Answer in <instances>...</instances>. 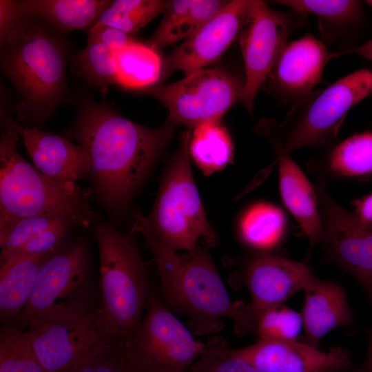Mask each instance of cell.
I'll return each mask as SVG.
<instances>
[{"mask_svg": "<svg viewBox=\"0 0 372 372\" xmlns=\"http://www.w3.org/2000/svg\"><path fill=\"white\" fill-rule=\"evenodd\" d=\"M176 125L167 119L150 127L123 116L109 105L86 101L66 137L90 154V176L98 197L113 214L126 209L171 140Z\"/></svg>", "mask_w": 372, "mask_h": 372, "instance_id": "cell-1", "label": "cell"}, {"mask_svg": "<svg viewBox=\"0 0 372 372\" xmlns=\"http://www.w3.org/2000/svg\"><path fill=\"white\" fill-rule=\"evenodd\" d=\"M132 230L141 234L152 254L161 280L163 301L173 313L188 318L196 333H214L223 318L232 320L240 331H254L250 304L234 302L208 251V247L180 252L160 241L147 218L135 216Z\"/></svg>", "mask_w": 372, "mask_h": 372, "instance_id": "cell-2", "label": "cell"}, {"mask_svg": "<svg viewBox=\"0 0 372 372\" xmlns=\"http://www.w3.org/2000/svg\"><path fill=\"white\" fill-rule=\"evenodd\" d=\"M0 43L1 70L20 96L17 122L45 123L68 92L66 42L43 21L25 15Z\"/></svg>", "mask_w": 372, "mask_h": 372, "instance_id": "cell-3", "label": "cell"}, {"mask_svg": "<svg viewBox=\"0 0 372 372\" xmlns=\"http://www.w3.org/2000/svg\"><path fill=\"white\" fill-rule=\"evenodd\" d=\"M18 134L6 126L0 139V232L28 216L68 219L77 227L94 220L90 191L55 181L32 167L18 152Z\"/></svg>", "mask_w": 372, "mask_h": 372, "instance_id": "cell-4", "label": "cell"}, {"mask_svg": "<svg viewBox=\"0 0 372 372\" xmlns=\"http://www.w3.org/2000/svg\"><path fill=\"white\" fill-rule=\"evenodd\" d=\"M372 94V70L362 68L291 105L283 121L263 119L258 133L274 150L330 149L349 111Z\"/></svg>", "mask_w": 372, "mask_h": 372, "instance_id": "cell-5", "label": "cell"}, {"mask_svg": "<svg viewBox=\"0 0 372 372\" xmlns=\"http://www.w3.org/2000/svg\"><path fill=\"white\" fill-rule=\"evenodd\" d=\"M100 259V320L112 338L128 340L142 319L150 291L135 242L94 219Z\"/></svg>", "mask_w": 372, "mask_h": 372, "instance_id": "cell-6", "label": "cell"}, {"mask_svg": "<svg viewBox=\"0 0 372 372\" xmlns=\"http://www.w3.org/2000/svg\"><path fill=\"white\" fill-rule=\"evenodd\" d=\"M189 131L165 175L148 223L156 238L169 248L189 251L204 243L214 247L218 237L209 223L195 185L189 162Z\"/></svg>", "mask_w": 372, "mask_h": 372, "instance_id": "cell-7", "label": "cell"}, {"mask_svg": "<svg viewBox=\"0 0 372 372\" xmlns=\"http://www.w3.org/2000/svg\"><path fill=\"white\" fill-rule=\"evenodd\" d=\"M94 300L85 245L64 243L42 266L30 300L10 325L24 331L34 321L79 318L99 309Z\"/></svg>", "mask_w": 372, "mask_h": 372, "instance_id": "cell-8", "label": "cell"}, {"mask_svg": "<svg viewBox=\"0 0 372 372\" xmlns=\"http://www.w3.org/2000/svg\"><path fill=\"white\" fill-rule=\"evenodd\" d=\"M144 317L126 342L138 372H186L208 349L150 288Z\"/></svg>", "mask_w": 372, "mask_h": 372, "instance_id": "cell-9", "label": "cell"}, {"mask_svg": "<svg viewBox=\"0 0 372 372\" xmlns=\"http://www.w3.org/2000/svg\"><path fill=\"white\" fill-rule=\"evenodd\" d=\"M245 75L222 68L202 69L178 81L156 84L143 91L167 110V119L176 125L193 128L221 118L240 101Z\"/></svg>", "mask_w": 372, "mask_h": 372, "instance_id": "cell-10", "label": "cell"}, {"mask_svg": "<svg viewBox=\"0 0 372 372\" xmlns=\"http://www.w3.org/2000/svg\"><path fill=\"white\" fill-rule=\"evenodd\" d=\"M307 14L291 9L277 10L260 0H251L247 20L238 37L243 60L245 86L240 102L253 114L256 96Z\"/></svg>", "mask_w": 372, "mask_h": 372, "instance_id": "cell-11", "label": "cell"}, {"mask_svg": "<svg viewBox=\"0 0 372 372\" xmlns=\"http://www.w3.org/2000/svg\"><path fill=\"white\" fill-rule=\"evenodd\" d=\"M323 223L322 245L328 261L354 278L372 306V224L342 207L323 179L315 186Z\"/></svg>", "mask_w": 372, "mask_h": 372, "instance_id": "cell-12", "label": "cell"}, {"mask_svg": "<svg viewBox=\"0 0 372 372\" xmlns=\"http://www.w3.org/2000/svg\"><path fill=\"white\" fill-rule=\"evenodd\" d=\"M23 333L45 372H65L112 338L99 309L75 318L34 321Z\"/></svg>", "mask_w": 372, "mask_h": 372, "instance_id": "cell-13", "label": "cell"}, {"mask_svg": "<svg viewBox=\"0 0 372 372\" xmlns=\"http://www.w3.org/2000/svg\"><path fill=\"white\" fill-rule=\"evenodd\" d=\"M251 0L227 4L163 60V75L182 71L185 75L216 62L238 39L247 20Z\"/></svg>", "mask_w": 372, "mask_h": 372, "instance_id": "cell-14", "label": "cell"}, {"mask_svg": "<svg viewBox=\"0 0 372 372\" xmlns=\"http://www.w3.org/2000/svg\"><path fill=\"white\" fill-rule=\"evenodd\" d=\"M328 46L310 34L289 42L262 87L281 104L293 105L313 92L332 59Z\"/></svg>", "mask_w": 372, "mask_h": 372, "instance_id": "cell-15", "label": "cell"}, {"mask_svg": "<svg viewBox=\"0 0 372 372\" xmlns=\"http://www.w3.org/2000/svg\"><path fill=\"white\" fill-rule=\"evenodd\" d=\"M232 352L260 372H349L355 370L348 351L334 347L322 351L307 342L259 340Z\"/></svg>", "mask_w": 372, "mask_h": 372, "instance_id": "cell-16", "label": "cell"}, {"mask_svg": "<svg viewBox=\"0 0 372 372\" xmlns=\"http://www.w3.org/2000/svg\"><path fill=\"white\" fill-rule=\"evenodd\" d=\"M3 121L22 138L35 167L45 176L64 184H76L90 176V156L83 145L37 127L22 125L8 115Z\"/></svg>", "mask_w": 372, "mask_h": 372, "instance_id": "cell-17", "label": "cell"}, {"mask_svg": "<svg viewBox=\"0 0 372 372\" xmlns=\"http://www.w3.org/2000/svg\"><path fill=\"white\" fill-rule=\"evenodd\" d=\"M311 274L305 265L279 256L265 254L252 259L245 278L256 320L262 312L282 305L302 289Z\"/></svg>", "mask_w": 372, "mask_h": 372, "instance_id": "cell-18", "label": "cell"}, {"mask_svg": "<svg viewBox=\"0 0 372 372\" xmlns=\"http://www.w3.org/2000/svg\"><path fill=\"white\" fill-rule=\"evenodd\" d=\"M301 313L305 342L318 347L320 340L334 329L355 324L344 288L337 282L312 273L304 283Z\"/></svg>", "mask_w": 372, "mask_h": 372, "instance_id": "cell-19", "label": "cell"}, {"mask_svg": "<svg viewBox=\"0 0 372 372\" xmlns=\"http://www.w3.org/2000/svg\"><path fill=\"white\" fill-rule=\"evenodd\" d=\"M274 151L278 161L282 200L308 238L311 251L321 243L323 237V223L316 188L289 154Z\"/></svg>", "mask_w": 372, "mask_h": 372, "instance_id": "cell-20", "label": "cell"}, {"mask_svg": "<svg viewBox=\"0 0 372 372\" xmlns=\"http://www.w3.org/2000/svg\"><path fill=\"white\" fill-rule=\"evenodd\" d=\"M271 2L300 13L316 15L321 41L327 46L329 44H338L341 47L347 45L346 50V41L364 19L362 3L356 0H278Z\"/></svg>", "mask_w": 372, "mask_h": 372, "instance_id": "cell-21", "label": "cell"}, {"mask_svg": "<svg viewBox=\"0 0 372 372\" xmlns=\"http://www.w3.org/2000/svg\"><path fill=\"white\" fill-rule=\"evenodd\" d=\"M223 0H173L163 12V17L147 44L158 51L184 41L227 3Z\"/></svg>", "mask_w": 372, "mask_h": 372, "instance_id": "cell-22", "label": "cell"}, {"mask_svg": "<svg viewBox=\"0 0 372 372\" xmlns=\"http://www.w3.org/2000/svg\"><path fill=\"white\" fill-rule=\"evenodd\" d=\"M23 13L45 22L56 32L91 26L111 4L109 0H23Z\"/></svg>", "mask_w": 372, "mask_h": 372, "instance_id": "cell-23", "label": "cell"}, {"mask_svg": "<svg viewBox=\"0 0 372 372\" xmlns=\"http://www.w3.org/2000/svg\"><path fill=\"white\" fill-rule=\"evenodd\" d=\"M52 254L0 265V318L3 325L12 324L25 308L42 266Z\"/></svg>", "mask_w": 372, "mask_h": 372, "instance_id": "cell-24", "label": "cell"}, {"mask_svg": "<svg viewBox=\"0 0 372 372\" xmlns=\"http://www.w3.org/2000/svg\"><path fill=\"white\" fill-rule=\"evenodd\" d=\"M287 227V216L279 207L260 202L245 211L238 229L240 238L247 246L267 252L280 245Z\"/></svg>", "mask_w": 372, "mask_h": 372, "instance_id": "cell-25", "label": "cell"}, {"mask_svg": "<svg viewBox=\"0 0 372 372\" xmlns=\"http://www.w3.org/2000/svg\"><path fill=\"white\" fill-rule=\"evenodd\" d=\"M117 84L143 90L158 84L163 76L158 51L147 43L132 41L116 54Z\"/></svg>", "mask_w": 372, "mask_h": 372, "instance_id": "cell-26", "label": "cell"}, {"mask_svg": "<svg viewBox=\"0 0 372 372\" xmlns=\"http://www.w3.org/2000/svg\"><path fill=\"white\" fill-rule=\"evenodd\" d=\"M189 153L203 174L210 175L232 161L234 144L228 130L220 122H210L194 129Z\"/></svg>", "mask_w": 372, "mask_h": 372, "instance_id": "cell-27", "label": "cell"}, {"mask_svg": "<svg viewBox=\"0 0 372 372\" xmlns=\"http://www.w3.org/2000/svg\"><path fill=\"white\" fill-rule=\"evenodd\" d=\"M320 165L326 174L338 177L372 173V131L354 134L331 147Z\"/></svg>", "mask_w": 372, "mask_h": 372, "instance_id": "cell-28", "label": "cell"}, {"mask_svg": "<svg viewBox=\"0 0 372 372\" xmlns=\"http://www.w3.org/2000/svg\"><path fill=\"white\" fill-rule=\"evenodd\" d=\"M169 2L165 0L112 1L94 24L113 27L132 35L163 13Z\"/></svg>", "mask_w": 372, "mask_h": 372, "instance_id": "cell-29", "label": "cell"}, {"mask_svg": "<svg viewBox=\"0 0 372 372\" xmlns=\"http://www.w3.org/2000/svg\"><path fill=\"white\" fill-rule=\"evenodd\" d=\"M0 372H45L23 331L10 324L0 330Z\"/></svg>", "mask_w": 372, "mask_h": 372, "instance_id": "cell-30", "label": "cell"}, {"mask_svg": "<svg viewBox=\"0 0 372 372\" xmlns=\"http://www.w3.org/2000/svg\"><path fill=\"white\" fill-rule=\"evenodd\" d=\"M77 65L92 85L103 88L117 84L116 54L95 39L87 38L78 55Z\"/></svg>", "mask_w": 372, "mask_h": 372, "instance_id": "cell-31", "label": "cell"}, {"mask_svg": "<svg viewBox=\"0 0 372 372\" xmlns=\"http://www.w3.org/2000/svg\"><path fill=\"white\" fill-rule=\"evenodd\" d=\"M302 329L301 314L282 304L259 315L254 333L259 340L297 341Z\"/></svg>", "mask_w": 372, "mask_h": 372, "instance_id": "cell-32", "label": "cell"}, {"mask_svg": "<svg viewBox=\"0 0 372 372\" xmlns=\"http://www.w3.org/2000/svg\"><path fill=\"white\" fill-rule=\"evenodd\" d=\"M127 341L109 339L65 372H138L127 355Z\"/></svg>", "mask_w": 372, "mask_h": 372, "instance_id": "cell-33", "label": "cell"}, {"mask_svg": "<svg viewBox=\"0 0 372 372\" xmlns=\"http://www.w3.org/2000/svg\"><path fill=\"white\" fill-rule=\"evenodd\" d=\"M73 227H77L72 221L66 220L46 229L14 251L0 255V265L15 260L52 254L64 244Z\"/></svg>", "mask_w": 372, "mask_h": 372, "instance_id": "cell-34", "label": "cell"}, {"mask_svg": "<svg viewBox=\"0 0 372 372\" xmlns=\"http://www.w3.org/2000/svg\"><path fill=\"white\" fill-rule=\"evenodd\" d=\"M66 220L71 221L47 215L31 216L17 220L0 232L1 255L14 251L41 232Z\"/></svg>", "mask_w": 372, "mask_h": 372, "instance_id": "cell-35", "label": "cell"}, {"mask_svg": "<svg viewBox=\"0 0 372 372\" xmlns=\"http://www.w3.org/2000/svg\"><path fill=\"white\" fill-rule=\"evenodd\" d=\"M186 372H260L247 360L220 344H209L207 351Z\"/></svg>", "mask_w": 372, "mask_h": 372, "instance_id": "cell-36", "label": "cell"}, {"mask_svg": "<svg viewBox=\"0 0 372 372\" xmlns=\"http://www.w3.org/2000/svg\"><path fill=\"white\" fill-rule=\"evenodd\" d=\"M87 38L98 41L115 54L134 41L131 34L122 30L107 25L96 24L90 26Z\"/></svg>", "mask_w": 372, "mask_h": 372, "instance_id": "cell-37", "label": "cell"}, {"mask_svg": "<svg viewBox=\"0 0 372 372\" xmlns=\"http://www.w3.org/2000/svg\"><path fill=\"white\" fill-rule=\"evenodd\" d=\"M25 17L19 1H0V42L19 25Z\"/></svg>", "mask_w": 372, "mask_h": 372, "instance_id": "cell-38", "label": "cell"}, {"mask_svg": "<svg viewBox=\"0 0 372 372\" xmlns=\"http://www.w3.org/2000/svg\"><path fill=\"white\" fill-rule=\"evenodd\" d=\"M355 214L364 222L372 224V193L353 202Z\"/></svg>", "mask_w": 372, "mask_h": 372, "instance_id": "cell-39", "label": "cell"}, {"mask_svg": "<svg viewBox=\"0 0 372 372\" xmlns=\"http://www.w3.org/2000/svg\"><path fill=\"white\" fill-rule=\"evenodd\" d=\"M346 54H354L366 59L372 60V39L361 45L353 47L348 50L341 52H333V58L340 57Z\"/></svg>", "mask_w": 372, "mask_h": 372, "instance_id": "cell-40", "label": "cell"}, {"mask_svg": "<svg viewBox=\"0 0 372 372\" xmlns=\"http://www.w3.org/2000/svg\"><path fill=\"white\" fill-rule=\"evenodd\" d=\"M353 372H372V327L369 332V345L365 359L360 366Z\"/></svg>", "mask_w": 372, "mask_h": 372, "instance_id": "cell-41", "label": "cell"}, {"mask_svg": "<svg viewBox=\"0 0 372 372\" xmlns=\"http://www.w3.org/2000/svg\"><path fill=\"white\" fill-rule=\"evenodd\" d=\"M365 2L372 7V0L366 1Z\"/></svg>", "mask_w": 372, "mask_h": 372, "instance_id": "cell-42", "label": "cell"}]
</instances>
